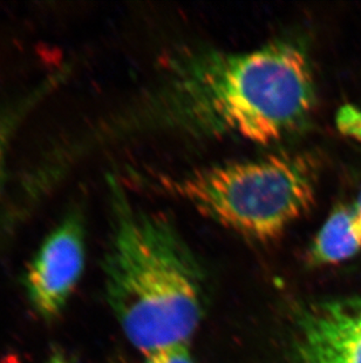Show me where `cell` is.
Here are the masks:
<instances>
[{
	"instance_id": "obj_11",
	"label": "cell",
	"mask_w": 361,
	"mask_h": 363,
	"mask_svg": "<svg viewBox=\"0 0 361 363\" xmlns=\"http://www.w3.org/2000/svg\"><path fill=\"white\" fill-rule=\"evenodd\" d=\"M355 212H357V216H358L359 223H360L361 226V189L360 193H359L358 199L355 201Z\"/></svg>"
},
{
	"instance_id": "obj_4",
	"label": "cell",
	"mask_w": 361,
	"mask_h": 363,
	"mask_svg": "<svg viewBox=\"0 0 361 363\" xmlns=\"http://www.w3.org/2000/svg\"><path fill=\"white\" fill-rule=\"evenodd\" d=\"M85 261V214L74 206L45 238L25 275L28 298L38 315L45 320L60 315L81 279Z\"/></svg>"
},
{
	"instance_id": "obj_9",
	"label": "cell",
	"mask_w": 361,
	"mask_h": 363,
	"mask_svg": "<svg viewBox=\"0 0 361 363\" xmlns=\"http://www.w3.org/2000/svg\"><path fill=\"white\" fill-rule=\"evenodd\" d=\"M338 125L340 127L341 132L361 139L360 111L355 110L351 106L345 107L339 113Z\"/></svg>"
},
{
	"instance_id": "obj_10",
	"label": "cell",
	"mask_w": 361,
	"mask_h": 363,
	"mask_svg": "<svg viewBox=\"0 0 361 363\" xmlns=\"http://www.w3.org/2000/svg\"><path fill=\"white\" fill-rule=\"evenodd\" d=\"M46 363H69V361L66 360V357L60 352H55Z\"/></svg>"
},
{
	"instance_id": "obj_8",
	"label": "cell",
	"mask_w": 361,
	"mask_h": 363,
	"mask_svg": "<svg viewBox=\"0 0 361 363\" xmlns=\"http://www.w3.org/2000/svg\"><path fill=\"white\" fill-rule=\"evenodd\" d=\"M144 363H194L189 345H176L157 350L144 357Z\"/></svg>"
},
{
	"instance_id": "obj_7",
	"label": "cell",
	"mask_w": 361,
	"mask_h": 363,
	"mask_svg": "<svg viewBox=\"0 0 361 363\" xmlns=\"http://www.w3.org/2000/svg\"><path fill=\"white\" fill-rule=\"evenodd\" d=\"M67 72L59 71L39 82L33 89L0 106V193L3 189L7 157L11 145L23 123L64 82Z\"/></svg>"
},
{
	"instance_id": "obj_6",
	"label": "cell",
	"mask_w": 361,
	"mask_h": 363,
	"mask_svg": "<svg viewBox=\"0 0 361 363\" xmlns=\"http://www.w3.org/2000/svg\"><path fill=\"white\" fill-rule=\"evenodd\" d=\"M361 250V226L355 206L334 207L309 250L314 266L340 264Z\"/></svg>"
},
{
	"instance_id": "obj_1",
	"label": "cell",
	"mask_w": 361,
	"mask_h": 363,
	"mask_svg": "<svg viewBox=\"0 0 361 363\" xmlns=\"http://www.w3.org/2000/svg\"><path fill=\"white\" fill-rule=\"evenodd\" d=\"M316 105L314 66L302 39L242 52L182 48L161 58L153 82L112 132L273 145L303 132Z\"/></svg>"
},
{
	"instance_id": "obj_2",
	"label": "cell",
	"mask_w": 361,
	"mask_h": 363,
	"mask_svg": "<svg viewBox=\"0 0 361 363\" xmlns=\"http://www.w3.org/2000/svg\"><path fill=\"white\" fill-rule=\"evenodd\" d=\"M110 234L103 260L107 300L144 357L189 345L205 311L201 266L173 220L137 207L108 177Z\"/></svg>"
},
{
	"instance_id": "obj_5",
	"label": "cell",
	"mask_w": 361,
	"mask_h": 363,
	"mask_svg": "<svg viewBox=\"0 0 361 363\" xmlns=\"http://www.w3.org/2000/svg\"><path fill=\"white\" fill-rule=\"evenodd\" d=\"M292 363H361V298L307 303L297 313Z\"/></svg>"
},
{
	"instance_id": "obj_3",
	"label": "cell",
	"mask_w": 361,
	"mask_h": 363,
	"mask_svg": "<svg viewBox=\"0 0 361 363\" xmlns=\"http://www.w3.org/2000/svg\"><path fill=\"white\" fill-rule=\"evenodd\" d=\"M147 185L253 240H275L316 199L318 164L306 153H280L183 174L154 173Z\"/></svg>"
}]
</instances>
